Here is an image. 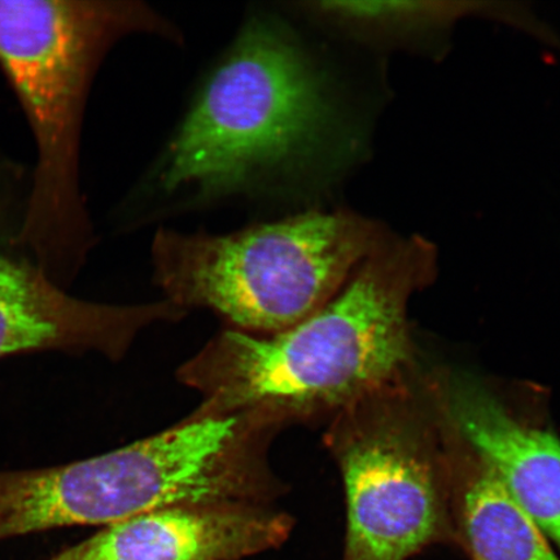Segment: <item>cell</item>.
<instances>
[{
  "instance_id": "3957f363",
  "label": "cell",
  "mask_w": 560,
  "mask_h": 560,
  "mask_svg": "<svg viewBox=\"0 0 560 560\" xmlns=\"http://www.w3.org/2000/svg\"><path fill=\"white\" fill-rule=\"evenodd\" d=\"M137 35L186 40L177 24L139 0H0V70L37 145L16 250L58 284L80 270L96 242L80 184L90 89L112 48Z\"/></svg>"
},
{
  "instance_id": "4fadbf2b",
  "label": "cell",
  "mask_w": 560,
  "mask_h": 560,
  "mask_svg": "<svg viewBox=\"0 0 560 560\" xmlns=\"http://www.w3.org/2000/svg\"><path fill=\"white\" fill-rule=\"evenodd\" d=\"M470 560H476V559H470Z\"/></svg>"
},
{
  "instance_id": "ba28073f",
  "label": "cell",
  "mask_w": 560,
  "mask_h": 560,
  "mask_svg": "<svg viewBox=\"0 0 560 560\" xmlns=\"http://www.w3.org/2000/svg\"><path fill=\"white\" fill-rule=\"evenodd\" d=\"M293 527L275 505L174 506L107 525L50 560H242L278 549Z\"/></svg>"
},
{
  "instance_id": "8fae6325",
  "label": "cell",
  "mask_w": 560,
  "mask_h": 560,
  "mask_svg": "<svg viewBox=\"0 0 560 560\" xmlns=\"http://www.w3.org/2000/svg\"><path fill=\"white\" fill-rule=\"evenodd\" d=\"M307 23L360 40L406 38L441 30L479 10L478 3L296 2L285 4Z\"/></svg>"
},
{
  "instance_id": "277c9868",
  "label": "cell",
  "mask_w": 560,
  "mask_h": 560,
  "mask_svg": "<svg viewBox=\"0 0 560 560\" xmlns=\"http://www.w3.org/2000/svg\"><path fill=\"white\" fill-rule=\"evenodd\" d=\"M280 430L252 416H188L97 457L0 471V541L74 525H107L206 503L275 505L289 487L270 462Z\"/></svg>"
},
{
  "instance_id": "8992f818",
  "label": "cell",
  "mask_w": 560,
  "mask_h": 560,
  "mask_svg": "<svg viewBox=\"0 0 560 560\" xmlns=\"http://www.w3.org/2000/svg\"><path fill=\"white\" fill-rule=\"evenodd\" d=\"M325 443L346 488L341 560H409L435 545L462 549L441 398L432 416L408 382L390 385L335 416Z\"/></svg>"
},
{
  "instance_id": "9c48e42d",
  "label": "cell",
  "mask_w": 560,
  "mask_h": 560,
  "mask_svg": "<svg viewBox=\"0 0 560 560\" xmlns=\"http://www.w3.org/2000/svg\"><path fill=\"white\" fill-rule=\"evenodd\" d=\"M440 397L455 432L560 552V440L522 422L471 377H452Z\"/></svg>"
},
{
  "instance_id": "7c38bea8",
  "label": "cell",
  "mask_w": 560,
  "mask_h": 560,
  "mask_svg": "<svg viewBox=\"0 0 560 560\" xmlns=\"http://www.w3.org/2000/svg\"><path fill=\"white\" fill-rule=\"evenodd\" d=\"M23 174L0 160V252H18L16 241L27 195L21 194Z\"/></svg>"
},
{
  "instance_id": "30bf717a",
  "label": "cell",
  "mask_w": 560,
  "mask_h": 560,
  "mask_svg": "<svg viewBox=\"0 0 560 560\" xmlns=\"http://www.w3.org/2000/svg\"><path fill=\"white\" fill-rule=\"evenodd\" d=\"M447 423L460 550L476 560H560L486 462Z\"/></svg>"
},
{
  "instance_id": "5b68a950",
  "label": "cell",
  "mask_w": 560,
  "mask_h": 560,
  "mask_svg": "<svg viewBox=\"0 0 560 560\" xmlns=\"http://www.w3.org/2000/svg\"><path fill=\"white\" fill-rule=\"evenodd\" d=\"M388 234L348 209L314 208L229 234L159 228L153 280L180 310L233 330L275 335L312 317Z\"/></svg>"
},
{
  "instance_id": "6da1fadb",
  "label": "cell",
  "mask_w": 560,
  "mask_h": 560,
  "mask_svg": "<svg viewBox=\"0 0 560 560\" xmlns=\"http://www.w3.org/2000/svg\"><path fill=\"white\" fill-rule=\"evenodd\" d=\"M354 136L330 70L283 11H250L122 209L130 226L229 201L319 208ZM124 219V221H125Z\"/></svg>"
},
{
  "instance_id": "52a82bcc",
  "label": "cell",
  "mask_w": 560,
  "mask_h": 560,
  "mask_svg": "<svg viewBox=\"0 0 560 560\" xmlns=\"http://www.w3.org/2000/svg\"><path fill=\"white\" fill-rule=\"evenodd\" d=\"M186 314L164 299L110 305L70 296L30 258L0 252V359L59 350L120 361L145 328Z\"/></svg>"
},
{
  "instance_id": "7a4b0ae2",
  "label": "cell",
  "mask_w": 560,
  "mask_h": 560,
  "mask_svg": "<svg viewBox=\"0 0 560 560\" xmlns=\"http://www.w3.org/2000/svg\"><path fill=\"white\" fill-rule=\"evenodd\" d=\"M436 270L419 236L385 237L312 317L275 335L228 328L177 370L200 396L190 417L254 416L279 430L330 420L406 381L408 305Z\"/></svg>"
}]
</instances>
